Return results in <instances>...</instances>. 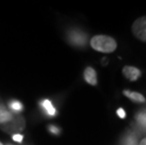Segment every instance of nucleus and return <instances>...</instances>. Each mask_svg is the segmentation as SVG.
Returning a JSON list of instances; mask_svg holds the SVG:
<instances>
[{
	"instance_id": "1",
	"label": "nucleus",
	"mask_w": 146,
	"mask_h": 145,
	"mask_svg": "<svg viewBox=\"0 0 146 145\" xmlns=\"http://www.w3.org/2000/svg\"><path fill=\"white\" fill-rule=\"evenodd\" d=\"M91 46L95 51L102 53H112L117 48V42L112 37L107 35H96L91 40Z\"/></svg>"
},
{
	"instance_id": "2",
	"label": "nucleus",
	"mask_w": 146,
	"mask_h": 145,
	"mask_svg": "<svg viewBox=\"0 0 146 145\" xmlns=\"http://www.w3.org/2000/svg\"><path fill=\"white\" fill-rule=\"evenodd\" d=\"M132 32L137 39L146 42V16L139 17L133 23Z\"/></svg>"
},
{
	"instance_id": "3",
	"label": "nucleus",
	"mask_w": 146,
	"mask_h": 145,
	"mask_svg": "<svg viewBox=\"0 0 146 145\" xmlns=\"http://www.w3.org/2000/svg\"><path fill=\"white\" fill-rule=\"evenodd\" d=\"M123 75L130 81H136L141 76V72L134 66H125L123 69Z\"/></svg>"
},
{
	"instance_id": "4",
	"label": "nucleus",
	"mask_w": 146,
	"mask_h": 145,
	"mask_svg": "<svg viewBox=\"0 0 146 145\" xmlns=\"http://www.w3.org/2000/svg\"><path fill=\"white\" fill-rule=\"evenodd\" d=\"M84 78L90 85H97V75H96V71L92 67H87L84 70Z\"/></svg>"
},
{
	"instance_id": "5",
	"label": "nucleus",
	"mask_w": 146,
	"mask_h": 145,
	"mask_svg": "<svg viewBox=\"0 0 146 145\" xmlns=\"http://www.w3.org/2000/svg\"><path fill=\"white\" fill-rule=\"evenodd\" d=\"M123 93L125 96H126L128 99H130L132 102H134V103H145L146 102L145 97L141 93H139V92L131 91H129V89H125V91H123Z\"/></svg>"
},
{
	"instance_id": "6",
	"label": "nucleus",
	"mask_w": 146,
	"mask_h": 145,
	"mask_svg": "<svg viewBox=\"0 0 146 145\" xmlns=\"http://www.w3.org/2000/svg\"><path fill=\"white\" fill-rule=\"evenodd\" d=\"M13 120V116L10 111H8L4 107L0 106V124L7 123Z\"/></svg>"
},
{
	"instance_id": "7",
	"label": "nucleus",
	"mask_w": 146,
	"mask_h": 145,
	"mask_svg": "<svg viewBox=\"0 0 146 145\" xmlns=\"http://www.w3.org/2000/svg\"><path fill=\"white\" fill-rule=\"evenodd\" d=\"M71 41L76 45H84L86 44V36L81 33H73L71 35Z\"/></svg>"
},
{
	"instance_id": "8",
	"label": "nucleus",
	"mask_w": 146,
	"mask_h": 145,
	"mask_svg": "<svg viewBox=\"0 0 146 145\" xmlns=\"http://www.w3.org/2000/svg\"><path fill=\"white\" fill-rule=\"evenodd\" d=\"M41 106L43 107V109L45 110V112L49 116H55L56 115V109L53 107L52 103L49 100H44L41 103Z\"/></svg>"
},
{
	"instance_id": "9",
	"label": "nucleus",
	"mask_w": 146,
	"mask_h": 145,
	"mask_svg": "<svg viewBox=\"0 0 146 145\" xmlns=\"http://www.w3.org/2000/svg\"><path fill=\"white\" fill-rule=\"evenodd\" d=\"M136 121L142 130L146 131V111H141L136 114Z\"/></svg>"
},
{
	"instance_id": "10",
	"label": "nucleus",
	"mask_w": 146,
	"mask_h": 145,
	"mask_svg": "<svg viewBox=\"0 0 146 145\" xmlns=\"http://www.w3.org/2000/svg\"><path fill=\"white\" fill-rule=\"evenodd\" d=\"M10 107L13 111H21L23 109V105L19 101H12L10 104Z\"/></svg>"
},
{
	"instance_id": "11",
	"label": "nucleus",
	"mask_w": 146,
	"mask_h": 145,
	"mask_svg": "<svg viewBox=\"0 0 146 145\" xmlns=\"http://www.w3.org/2000/svg\"><path fill=\"white\" fill-rule=\"evenodd\" d=\"M48 129H49V131L51 132V133H53V134H55V135H58L60 134V128L58 127H57V126H55V125H50L48 127Z\"/></svg>"
},
{
	"instance_id": "12",
	"label": "nucleus",
	"mask_w": 146,
	"mask_h": 145,
	"mask_svg": "<svg viewBox=\"0 0 146 145\" xmlns=\"http://www.w3.org/2000/svg\"><path fill=\"white\" fill-rule=\"evenodd\" d=\"M117 115L120 117L121 119H125L126 116V113L123 109H117Z\"/></svg>"
},
{
	"instance_id": "13",
	"label": "nucleus",
	"mask_w": 146,
	"mask_h": 145,
	"mask_svg": "<svg viewBox=\"0 0 146 145\" xmlns=\"http://www.w3.org/2000/svg\"><path fill=\"white\" fill-rule=\"evenodd\" d=\"M23 135H19V134H16V135H13V140L17 141V142H22V140H23Z\"/></svg>"
},
{
	"instance_id": "14",
	"label": "nucleus",
	"mask_w": 146,
	"mask_h": 145,
	"mask_svg": "<svg viewBox=\"0 0 146 145\" xmlns=\"http://www.w3.org/2000/svg\"><path fill=\"white\" fill-rule=\"evenodd\" d=\"M141 145H146V138H143V140L141 141Z\"/></svg>"
},
{
	"instance_id": "15",
	"label": "nucleus",
	"mask_w": 146,
	"mask_h": 145,
	"mask_svg": "<svg viewBox=\"0 0 146 145\" xmlns=\"http://www.w3.org/2000/svg\"><path fill=\"white\" fill-rule=\"evenodd\" d=\"M0 145H3V144H2V143H1V142H0Z\"/></svg>"
}]
</instances>
